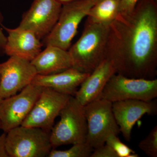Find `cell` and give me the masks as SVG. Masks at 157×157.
I'll return each instance as SVG.
<instances>
[{"mask_svg": "<svg viewBox=\"0 0 157 157\" xmlns=\"http://www.w3.org/2000/svg\"><path fill=\"white\" fill-rule=\"evenodd\" d=\"M117 74L152 79L157 75V1L139 0L109 26L106 59Z\"/></svg>", "mask_w": 157, "mask_h": 157, "instance_id": "cell-1", "label": "cell"}, {"mask_svg": "<svg viewBox=\"0 0 157 157\" xmlns=\"http://www.w3.org/2000/svg\"><path fill=\"white\" fill-rule=\"evenodd\" d=\"M109 26L86 21L81 36L68 50L72 67L90 74L106 59Z\"/></svg>", "mask_w": 157, "mask_h": 157, "instance_id": "cell-2", "label": "cell"}, {"mask_svg": "<svg viewBox=\"0 0 157 157\" xmlns=\"http://www.w3.org/2000/svg\"><path fill=\"white\" fill-rule=\"evenodd\" d=\"M59 116L60 119L50 132L53 148L86 142L87 124L84 106L71 96Z\"/></svg>", "mask_w": 157, "mask_h": 157, "instance_id": "cell-3", "label": "cell"}, {"mask_svg": "<svg viewBox=\"0 0 157 157\" xmlns=\"http://www.w3.org/2000/svg\"><path fill=\"white\" fill-rule=\"evenodd\" d=\"M50 132L40 128L20 126L6 133L9 157H48L53 149Z\"/></svg>", "mask_w": 157, "mask_h": 157, "instance_id": "cell-4", "label": "cell"}, {"mask_svg": "<svg viewBox=\"0 0 157 157\" xmlns=\"http://www.w3.org/2000/svg\"><path fill=\"white\" fill-rule=\"evenodd\" d=\"M99 0H76L63 5L59 17L51 32L43 39L45 46L54 45L68 50L79 24Z\"/></svg>", "mask_w": 157, "mask_h": 157, "instance_id": "cell-5", "label": "cell"}, {"mask_svg": "<svg viewBox=\"0 0 157 157\" xmlns=\"http://www.w3.org/2000/svg\"><path fill=\"white\" fill-rule=\"evenodd\" d=\"M87 124L86 142L94 149L104 145L107 137L119 134L112 110V103L99 98L84 106Z\"/></svg>", "mask_w": 157, "mask_h": 157, "instance_id": "cell-6", "label": "cell"}, {"mask_svg": "<svg viewBox=\"0 0 157 157\" xmlns=\"http://www.w3.org/2000/svg\"><path fill=\"white\" fill-rule=\"evenodd\" d=\"M157 97V79L129 78L115 73L107 82L100 98L113 103L128 100L150 101Z\"/></svg>", "mask_w": 157, "mask_h": 157, "instance_id": "cell-7", "label": "cell"}, {"mask_svg": "<svg viewBox=\"0 0 157 157\" xmlns=\"http://www.w3.org/2000/svg\"><path fill=\"white\" fill-rule=\"evenodd\" d=\"M43 87L29 85L18 94L2 99L0 103V123L5 133L21 125L29 114Z\"/></svg>", "mask_w": 157, "mask_h": 157, "instance_id": "cell-8", "label": "cell"}, {"mask_svg": "<svg viewBox=\"0 0 157 157\" xmlns=\"http://www.w3.org/2000/svg\"><path fill=\"white\" fill-rule=\"evenodd\" d=\"M71 96L43 87L29 114L21 126L40 128L50 132L55 120Z\"/></svg>", "mask_w": 157, "mask_h": 157, "instance_id": "cell-9", "label": "cell"}, {"mask_svg": "<svg viewBox=\"0 0 157 157\" xmlns=\"http://www.w3.org/2000/svg\"><path fill=\"white\" fill-rule=\"evenodd\" d=\"M62 6L56 0H33L18 27L32 31L39 40L43 39L57 22Z\"/></svg>", "mask_w": 157, "mask_h": 157, "instance_id": "cell-10", "label": "cell"}, {"mask_svg": "<svg viewBox=\"0 0 157 157\" xmlns=\"http://www.w3.org/2000/svg\"><path fill=\"white\" fill-rule=\"evenodd\" d=\"M37 74L29 61L10 56L0 63V96L2 99L16 94L32 83Z\"/></svg>", "mask_w": 157, "mask_h": 157, "instance_id": "cell-11", "label": "cell"}, {"mask_svg": "<svg viewBox=\"0 0 157 157\" xmlns=\"http://www.w3.org/2000/svg\"><path fill=\"white\" fill-rule=\"evenodd\" d=\"M112 110L120 131L126 140L130 141L133 127L144 115H155L157 102L155 99L150 101L128 100L112 103Z\"/></svg>", "mask_w": 157, "mask_h": 157, "instance_id": "cell-12", "label": "cell"}, {"mask_svg": "<svg viewBox=\"0 0 157 157\" xmlns=\"http://www.w3.org/2000/svg\"><path fill=\"white\" fill-rule=\"evenodd\" d=\"M8 34L4 51L9 56L32 61L41 51L43 44L32 31L19 27L10 29L2 25Z\"/></svg>", "mask_w": 157, "mask_h": 157, "instance_id": "cell-13", "label": "cell"}, {"mask_svg": "<svg viewBox=\"0 0 157 157\" xmlns=\"http://www.w3.org/2000/svg\"><path fill=\"white\" fill-rule=\"evenodd\" d=\"M115 73L112 62L105 59L85 79L74 97L83 106L100 98L107 82Z\"/></svg>", "mask_w": 157, "mask_h": 157, "instance_id": "cell-14", "label": "cell"}, {"mask_svg": "<svg viewBox=\"0 0 157 157\" xmlns=\"http://www.w3.org/2000/svg\"><path fill=\"white\" fill-rule=\"evenodd\" d=\"M89 75L71 67L49 75L37 74L32 84L74 97L78 87Z\"/></svg>", "mask_w": 157, "mask_h": 157, "instance_id": "cell-15", "label": "cell"}, {"mask_svg": "<svg viewBox=\"0 0 157 157\" xmlns=\"http://www.w3.org/2000/svg\"><path fill=\"white\" fill-rule=\"evenodd\" d=\"M31 61L37 74L46 75L62 72L72 67V62L68 50L47 45Z\"/></svg>", "mask_w": 157, "mask_h": 157, "instance_id": "cell-16", "label": "cell"}, {"mask_svg": "<svg viewBox=\"0 0 157 157\" xmlns=\"http://www.w3.org/2000/svg\"><path fill=\"white\" fill-rule=\"evenodd\" d=\"M121 0H99L90 9L86 21L110 25L120 13Z\"/></svg>", "mask_w": 157, "mask_h": 157, "instance_id": "cell-17", "label": "cell"}, {"mask_svg": "<svg viewBox=\"0 0 157 157\" xmlns=\"http://www.w3.org/2000/svg\"><path fill=\"white\" fill-rule=\"evenodd\" d=\"M94 149L86 142L75 144L66 150L52 149L48 157H90Z\"/></svg>", "mask_w": 157, "mask_h": 157, "instance_id": "cell-18", "label": "cell"}, {"mask_svg": "<svg viewBox=\"0 0 157 157\" xmlns=\"http://www.w3.org/2000/svg\"><path fill=\"white\" fill-rule=\"evenodd\" d=\"M138 147L149 157H157V126L138 144Z\"/></svg>", "mask_w": 157, "mask_h": 157, "instance_id": "cell-19", "label": "cell"}, {"mask_svg": "<svg viewBox=\"0 0 157 157\" xmlns=\"http://www.w3.org/2000/svg\"><path fill=\"white\" fill-rule=\"evenodd\" d=\"M105 144L114 151L118 157H130L132 154L135 153L132 148L121 141L117 135H109L106 139Z\"/></svg>", "mask_w": 157, "mask_h": 157, "instance_id": "cell-20", "label": "cell"}, {"mask_svg": "<svg viewBox=\"0 0 157 157\" xmlns=\"http://www.w3.org/2000/svg\"><path fill=\"white\" fill-rule=\"evenodd\" d=\"M90 157H118L114 151L105 144L94 149Z\"/></svg>", "mask_w": 157, "mask_h": 157, "instance_id": "cell-21", "label": "cell"}, {"mask_svg": "<svg viewBox=\"0 0 157 157\" xmlns=\"http://www.w3.org/2000/svg\"><path fill=\"white\" fill-rule=\"evenodd\" d=\"M139 0H121L120 13L127 14L132 12Z\"/></svg>", "mask_w": 157, "mask_h": 157, "instance_id": "cell-22", "label": "cell"}, {"mask_svg": "<svg viewBox=\"0 0 157 157\" xmlns=\"http://www.w3.org/2000/svg\"><path fill=\"white\" fill-rule=\"evenodd\" d=\"M6 135L5 132L0 136V157H9L6 148Z\"/></svg>", "mask_w": 157, "mask_h": 157, "instance_id": "cell-23", "label": "cell"}, {"mask_svg": "<svg viewBox=\"0 0 157 157\" xmlns=\"http://www.w3.org/2000/svg\"><path fill=\"white\" fill-rule=\"evenodd\" d=\"M3 17L0 12V50H4V47L6 42V36L3 33L2 30V22Z\"/></svg>", "mask_w": 157, "mask_h": 157, "instance_id": "cell-24", "label": "cell"}, {"mask_svg": "<svg viewBox=\"0 0 157 157\" xmlns=\"http://www.w3.org/2000/svg\"><path fill=\"white\" fill-rule=\"evenodd\" d=\"M59 3H60L62 5H65V4H68L74 2L76 0H56Z\"/></svg>", "mask_w": 157, "mask_h": 157, "instance_id": "cell-25", "label": "cell"}, {"mask_svg": "<svg viewBox=\"0 0 157 157\" xmlns=\"http://www.w3.org/2000/svg\"><path fill=\"white\" fill-rule=\"evenodd\" d=\"M2 100V98H1V96H0V103H1V101Z\"/></svg>", "mask_w": 157, "mask_h": 157, "instance_id": "cell-26", "label": "cell"}, {"mask_svg": "<svg viewBox=\"0 0 157 157\" xmlns=\"http://www.w3.org/2000/svg\"><path fill=\"white\" fill-rule=\"evenodd\" d=\"M0 129H1V123H0Z\"/></svg>", "mask_w": 157, "mask_h": 157, "instance_id": "cell-27", "label": "cell"}]
</instances>
